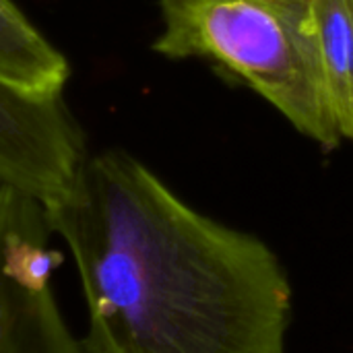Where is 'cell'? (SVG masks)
<instances>
[{"label": "cell", "mask_w": 353, "mask_h": 353, "mask_svg": "<svg viewBox=\"0 0 353 353\" xmlns=\"http://www.w3.org/2000/svg\"><path fill=\"white\" fill-rule=\"evenodd\" d=\"M46 215L87 304L81 353H285L294 292L279 256L134 155H87Z\"/></svg>", "instance_id": "6da1fadb"}, {"label": "cell", "mask_w": 353, "mask_h": 353, "mask_svg": "<svg viewBox=\"0 0 353 353\" xmlns=\"http://www.w3.org/2000/svg\"><path fill=\"white\" fill-rule=\"evenodd\" d=\"M153 52L203 58L269 101L323 149L343 141L327 97L312 0H159Z\"/></svg>", "instance_id": "7a4b0ae2"}, {"label": "cell", "mask_w": 353, "mask_h": 353, "mask_svg": "<svg viewBox=\"0 0 353 353\" xmlns=\"http://www.w3.org/2000/svg\"><path fill=\"white\" fill-rule=\"evenodd\" d=\"M52 238L46 207L0 184V353H81L54 294L64 254Z\"/></svg>", "instance_id": "3957f363"}, {"label": "cell", "mask_w": 353, "mask_h": 353, "mask_svg": "<svg viewBox=\"0 0 353 353\" xmlns=\"http://www.w3.org/2000/svg\"><path fill=\"white\" fill-rule=\"evenodd\" d=\"M87 157L64 95H37L0 79V184L43 207L72 182Z\"/></svg>", "instance_id": "277c9868"}, {"label": "cell", "mask_w": 353, "mask_h": 353, "mask_svg": "<svg viewBox=\"0 0 353 353\" xmlns=\"http://www.w3.org/2000/svg\"><path fill=\"white\" fill-rule=\"evenodd\" d=\"M0 79L37 95H64L70 79L66 56L14 0H0Z\"/></svg>", "instance_id": "5b68a950"}, {"label": "cell", "mask_w": 353, "mask_h": 353, "mask_svg": "<svg viewBox=\"0 0 353 353\" xmlns=\"http://www.w3.org/2000/svg\"><path fill=\"white\" fill-rule=\"evenodd\" d=\"M312 17L331 114L353 143V0H312Z\"/></svg>", "instance_id": "8992f818"}]
</instances>
